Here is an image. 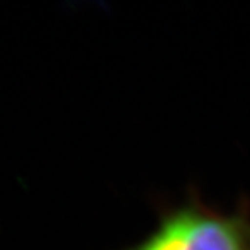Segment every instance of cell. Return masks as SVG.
<instances>
[{"instance_id": "obj_1", "label": "cell", "mask_w": 250, "mask_h": 250, "mask_svg": "<svg viewBox=\"0 0 250 250\" xmlns=\"http://www.w3.org/2000/svg\"><path fill=\"white\" fill-rule=\"evenodd\" d=\"M124 250H250V213L190 200L163 211L146 237Z\"/></svg>"}]
</instances>
